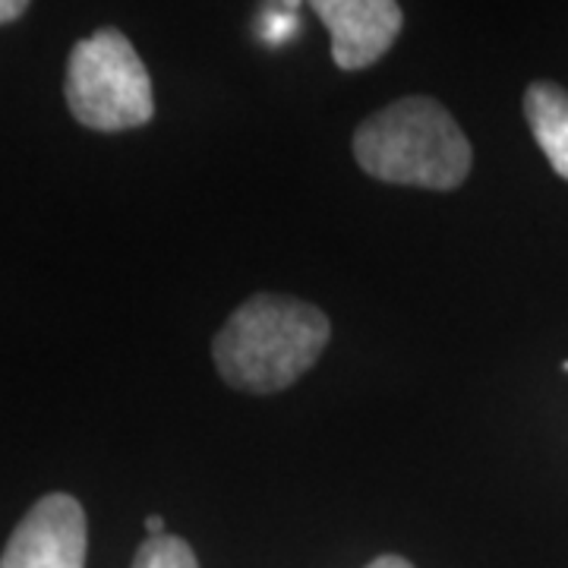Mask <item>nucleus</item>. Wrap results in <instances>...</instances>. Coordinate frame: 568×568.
<instances>
[{
  "label": "nucleus",
  "mask_w": 568,
  "mask_h": 568,
  "mask_svg": "<svg viewBox=\"0 0 568 568\" xmlns=\"http://www.w3.org/2000/svg\"><path fill=\"white\" fill-rule=\"evenodd\" d=\"M133 568H200V562L183 537L162 534V537H149L136 549Z\"/></svg>",
  "instance_id": "nucleus-7"
},
{
  "label": "nucleus",
  "mask_w": 568,
  "mask_h": 568,
  "mask_svg": "<svg viewBox=\"0 0 568 568\" xmlns=\"http://www.w3.org/2000/svg\"><path fill=\"white\" fill-rule=\"evenodd\" d=\"M85 511L67 493H48L10 534L0 568H85Z\"/></svg>",
  "instance_id": "nucleus-4"
},
{
  "label": "nucleus",
  "mask_w": 568,
  "mask_h": 568,
  "mask_svg": "<svg viewBox=\"0 0 568 568\" xmlns=\"http://www.w3.org/2000/svg\"><path fill=\"white\" fill-rule=\"evenodd\" d=\"M525 118L537 145L559 178L568 181V92L559 82H530L525 92Z\"/></svg>",
  "instance_id": "nucleus-6"
},
{
  "label": "nucleus",
  "mask_w": 568,
  "mask_h": 568,
  "mask_svg": "<svg viewBox=\"0 0 568 568\" xmlns=\"http://www.w3.org/2000/svg\"><path fill=\"white\" fill-rule=\"evenodd\" d=\"M26 10H29V3H26V0H0V26L17 22Z\"/></svg>",
  "instance_id": "nucleus-8"
},
{
  "label": "nucleus",
  "mask_w": 568,
  "mask_h": 568,
  "mask_svg": "<svg viewBox=\"0 0 568 568\" xmlns=\"http://www.w3.org/2000/svg\"><path fill=\"white\" fill-rule=\"evenodd\" d=\"M332 325L320 306L256 294L241 304L212 342L215 369L227 386L272 395L294 386L323 357Z\"/></svg>",
  "instance_id": "nucleus-1"
},
{
  "label": "nucleus",
  "mask_w": 568,
  "mask_h": 568,
  "mask_svg": "<svg viewBox=\"0 0 568 568\" xmlns=\"http://www.w3.org/2000/svg\"><path fill=\"white\" fill-rule=\"evenodd\" d=\"M366 568H414L407 559H402V556H395V552H386V556H376L373 562Z\"/></svg>",
  "instance_id": "nucleus-9"
},
{
  "label": "nucleus",
  "mask_w": 568,
  "mask_h": 568,
  "mask_svg": "<svg viewBox=\"0 0 568 568\" xmlns=\"http://www.w3.org/2000/svg\"><path fill=\"white\" fill-rule=\"evenodd\" d=\"M145 530H149V537H162L164 534L162 515H149V518H145Z\"/></svg>",
  "instance_id": "nucleus-10"
},
{
  "label": "nucleus",
  "mask_w": 568,
  "mask_h": 568,
  "mask_svg": "<svg viewBox=\"0 0 568 568\" xmlns=\"http://www.w3.org/2000/svg\"><path fill=\"white\" fill-rule=\"evenodd\" d=\"M313 13L332 32V61L338 70L376 63L405 26V13L395 0H316Z\"/></svg>",
  "instance_id": "nucleus-5"
},
{
  "label": "nucleus",
  "mask_w": 568,
  "mask_h": 568,
  "mask_svg": "<svg viewBox=\"0 0 568 568\" xmlns=\"http://www.w3.org/2000/svg\"><path fill=\"white\" fill-rule=\"evenodd\" d=\"M63 95L70 114L99 133L136 130L155 114L149 70L133 41L118 29H99L77 41L67 61Z\"/></svg>",
  "instance_id": "nucleus-3"
},
{
  "label": "nucleus",
  "mask_w": 568,
  "mask_h": 568,
  "mask_svg": "<svg viewBox=\"0 0 568 568\" xmlns=\"http://www.w3.org/2000/svg\"><path fill=\"white\" fill-rule=\"evenodd\" d=\"M354 159L376 181L455 190L465 183L474 152L465 130L443 104L410 95L386 104L357 126Z\"/></svg>",
  "instance_id": "nucleus-2"
}]
</instances>
